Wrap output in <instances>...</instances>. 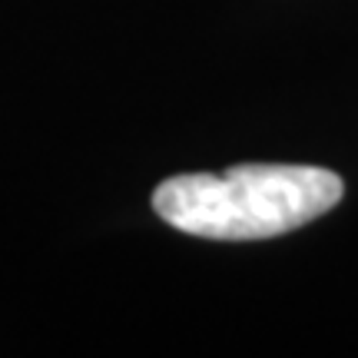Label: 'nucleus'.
I'll use <instances>...</instances> for the list:
<instances>
[{"label": "nucleus", "instance_id": "nucleus-1", "mask_svg": "<svg viewBox=\"0 0 358 358\" xmlns=\"http://www.w3.org/2000/svg\"><path fill=\"white\" fill-rule=\"evenodd\" d=\"M345 182L322 166L249 163L226 173H186L153 192L156 216L199 239H272L325 216L342 203Z\"/></svg>", "mask_w": 358, "mask_h": 358}]
</instances>
